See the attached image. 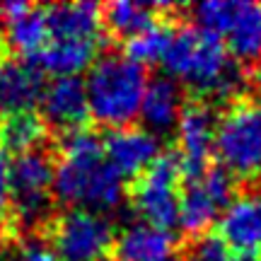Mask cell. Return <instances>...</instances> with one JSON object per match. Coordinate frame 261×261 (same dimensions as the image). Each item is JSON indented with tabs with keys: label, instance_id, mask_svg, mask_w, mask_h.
Returning <instances> with one entry per match:
<instances>
[{
	"label": "cell",
	"instance_id": "23",
	"mask_svg": "<svg viewBox=\"0 0 261 261\" xmlns=\"http://www.w3.org/2000/svg\"><path fill=\"white\" fill-rule=\"evenodd\" d=\"M187 261H234V259H232V249L225 244L220 234L203 232L196 234V240L189 244Z\"/></svg>",
	"mask_w": 261,
	"mask_h": 261
},
{
	"label": "cell",
	"instance_id": "19",
	"mask_svg": "<svg viewBox=\"0 0 261 261\" xmlns=\"http://www.w3.org/2000/svg\"><path fill=\"white\" fill-rule=\"evenodd\" d=\"M99 41H63V39H48V44L32 63L41 73H51L56 77H80L83 70H90L97 61Z\"/></svg>",
	"mask_w": 261,
	"mask_h": 261
},
{
	"label": "cell",
	"instance_id": "29",
	"mask_svg": "<svg viewBox=\"0 0 261 261\" xmlns=\"http://www.w3.org/2000/svg\"><path fill=\"white\" fill-rule=\"evenodd\" d=\"M172 261H179V259H172Z\"/></svg>",
	"mask_w": 261,
	"mask_h": 261
},
{
	"label": "cell",
	"instance_id": "18",
	"mask_svg": "<svg viewBox=\"0 0 261 261\" xmlns=\"http://www.w3.org/2000/svg\"><path fill=\"white\" fill-rule=\"evenodd\" d=\"M51 39L63 41H99L104 15L94 3H56L46 8Z\"/></svg>",
	"mask_w": 261,
	"mask_h": 261
},
{
	"label": "cell",
	"instance_id": "27",
	"mask_svg": "<svg viewBox=\"0 0 261 261\" xmlns=\"http://www.w3.org/2000/svg\"><path fill=\"white\" fill-rule=\"evenodd\" d=\"M234 261H259V259H256V256H237Z\"/></svg>",
	"mask_w": 261,
	"mask_h": 261
},
{
	"label": "cell",
	"instance_id": "21",
	"mask_svg": "<svg viewBox=\"0 0 261 261\" xmlns=\"http://www.w3.org/2000/svg\"><path fill=\"white\" fill-rule=\"evenodd\" d=\"M155 5L150 3H130V0H116L104 8V22L109 24L114 34H119L128 41L130 37L140 34L143 29L155 24Z\"/></svg>",
	"mask_w": 261,
	"mask_h": 261
},
{
	"label": "cell",
	"instance_id": "17",
	"mask_svg": "<svg viewBox=\"0 0 261 261\" xmlns=\"http://www.w3.org/2000/svg\"><path fill=\"white\" fill-rule=\"evenodd\" d=\"M184 109H187V104H184L181 85H177L167 75L152 77L148 83L145 97H143L140 121H143L145 130L162 136V133H169L172 128H177Z\"/></svg>",
	"mask_w": 261,
	"mask_h": 261
},
{
	"label": "cell",
	"instance_id": "8",
	"mask_svg": "<svg viewBox=\"0 0 261 261\" xmlns=\"http://www.w3.org/2000/svg\"><path fill=\"white\" fill-rule=\"evenodd\" d=\"M181 174L184 169L177 155H160L133 189V205L140 220L165 230L179 225Z\"/></svg>",
	"mask_w": 261,
	"mask_h": 261
},
{
	"label": "cell",
	"instance_id": "16",
	"mask_svg": "<svg viewBox=\"0 0 261 261\" xmlns=\"http://www.w3.org/2000/svg\"><path fill=\"white\" fill-rule=\"evenodd\" d=\"M114 254L116 261H172L174 237L165 227L136 220L114 240Z\"/></svg>",
	"mask_w": 261,
	"mask_h": 261
},
{
	"label": "cell",
	"instance_id": "3",
	"mask_svg": "<svg viewBox=\"0 0 261 261\" xmlns=\"http://www.w3.org/2000/svg\"><path fill=\"white\" fill-rule=\"evenodd\" d=\"M148 83L145 65L133 61L128 54L99 56L85 77L90 116L112 130L126 128L140 116Z\"/></svg>",
	"mask_w": 261,
	"mask_h": 261
},
{
	"label": "cell",
	"instance_id": "7",
	"mask_svg": "<svg viewBox=\"0 0 261 261\" xmlns=\"http://www.w3.org/2000/svg\"><path fill=\"white\" fill-rule=\"evenodd\" d=\"M114 247V225L102 213L68 211L51 225V249L58 261H102Z\"/></svg>",
	"mask_w": 261,
	"mask_h": 261
},
{
	"label": "cell",
	"instance_id": "14",
	"mask_svg": "<svg viewBox=\"0 0 261 261\" xmlns=\"http://www.w3.org/2000/svg\"><path fill=\"white\" fill-rule=\"evenodd\" d=\"M0 22H3L5 41L10 44V48H15L27 61L37 56L51 39L46 8H34L27 3H3Z\"/></svg>",
	"mask_w": 261,
	"mask_h": 261
},
{
	"label": "cell",
	"instance_id": "4",
	"mask_svg": "<svg viewBox=\"0 0 261 261\" xmlns=\"http://www.w3.org/2000/svg\"><path fill=\"white\" fill-rule=\"evenodd\" d=\"M196 27L213 34L240 61H261V5L249 0H211L191 8Z\"/></svg>",
	"mask_w": 261,
	"mask_h": 261
},
{
	"label": "cell",
	"instance_id": "25",
	"mask_svg": "<svg viewBox=\"0 0 261 261\" xmlns=\"http://www.w3.org/2000/svg\"><path fill=\"white\" fill-rule=\"evenodd\" d=\"M10 162L12 160L8 158V150L0 145V208L10 198Z\"/></svg>",
	"mask_w": 261,
	"mask_h": 261
},
{
	"label": "cell",
	"instance_id": "2",
	"mask_svg": "<svg viewBox=\"0 0 261 261\" xmlns=\"http://www.w3.org/2000/svg\"><path fill=\"white\" fill-rule=\"evenodd\" d=\"M160 63L167 77L203 97L232 99L244 87L242 68L223 41L198 27L174 29Z\"/></svg>",
	"mask_w": 261,
	"mask_h": 261
},
{
	"label": "cell",
	"instance_id": "10",
	"mask_svg": "<svg viewBox=\"0 0 261 261\" xmlns=\"http://www.w3.org/2000/svg\"><path fill=\"white\" fill-rule=\"evenodd\" d=\"M215 130H218V116L208 104L194 102L184 109L177 123V158L187 177L208 169V158L215 148Z\"/></svg>",
	"mask_w": 261,
	"mask_h": 261
},
{
	"label": "cell",
	"instance_id": "6",
	"mask_svg": "<svg viewBox=\"0 0 261 261\" xmlns=\"http://www.w3.org/2000/svg\"><path fill=\"white\" fill-rule=\"evenodd\" d=\"M54 162L44 150L15 155L10 162V205L24 227L39 225L51 211L54 198Z\"/></svg>",
	"mask_w": 261,
	"mask_h": 261
},
{
	"label": "cell",
	"instance_id": "22",
	"mask_svg": "<svg viewBox=\"0 0 261 261\" xmlns=\"http://www.w3.org/2000/svg\"><path fill=\"white\" fill-rule=\"evenodd\" d=\"M169 39H172V29L155 22L152 27L143 29L140 34L128 39V51H126V54H128L133 61H138L140 65L160 63L169 46Z\"/></svg>",
	"mask_w": 261,
	"mask_h": 261
},
{
	"label": "cell",
	"instance_id": "5",
	"mask_svg": "<svg viewBox=\"0 0 261 261\" xmlns=\"http://www.w3.org/2000/svg\"><path fill=\"white\" fill-rule=\"evenodd\" d=\"M223 169L230 177H259L261 174V107L234 104L218 119L215 148Z\"/></svg>",
	"mask_w": 261,
	"mask_h": 261
},
{
	"label": "cell",
	"instance_id": "15",
	"mask_svg": "<svg viewBox=\"0 0 261 261\" xmlns=\"http://www.w3.org/2000/svg\"><path fill=\"white\" fill-rule=\"evenodd\" d=\"M220 237L240 256L261 254V198L237 196L220 218Z\"/></svg>",
	"mask_w": 261,
	"mask_h": 261
},
{
	"label": "cell",
	"instance_id": "20",
	"mask_svg": "<svg viewBox=\"0 0 261 261\" xmlns=\"http://www.w3.org/2000/svg\"><path fill=\"white\" fill-rule=\"evenodd\" d=\"M46 136V123L34 112L3 116L0 119V145L5 150H15L17 155L39 150V143Z\"/></svg>",
	"mask_w": 261,
	"mask_h": 261
},
{
	"label": "cell",
	"instance_id": "24",
	"mask_svg": "<svg viewBox=\"0 0 261 261\" xmlns=\"http://www.w3.org/2000/svg\"><path fill=\"white\" fill-rule=\"evenodd\" d=\"M10 261H58V256L48 244L39 242V240H27L15 249Z\"/></svg>",
	"mask_w": 261,
	"mask_h": 261
},
{
	"label": "cell",
	"instance_id": "9",
	"mask_svg": "<svg viewBox=\"0 0 261 261\" xmlns=\"http://www.w3.org/2000/svg\"><path fill=\"white\" fill-rule=\"evenodd\" d=\"M232 177L223 167H208L187 177L179 198V225L191 234H203L232 203Z\"/></svg>",
	"mask_w": 261,
	"mask_h": 261
},
{
	"label": "cell",
	"instance_id": "13",
	"mask_svg": "<svg viewBox=\"0 0 261 261\" xmlns=\"http://www.w3.org/2000/svg\"><path fill=\"white\" fill-rule=\"evenodd\" d=\"M44 73L27 58L0 61V119L29 114L44 94Z\"/></svg>",
	"mask_w": 261,
	"mask_h": 261
},
{
	"label": "cell",
	"instance_id": "12",
	"mask_svg": "<svg viewBox=\"0 0 261 261\" xmlns=\"http://www.w3.org/2000/svg\"><path fill=\"white\" fill-rule=\"evenodd\" d=\"M104 158L123 179L143 177L160 158V138L145 128H116L104 138Z\"/></svg>",
	"mask_w": 261,
	"mask_h": 261
},
{
	"label": "cell",
	"instance_id": "28",
	"mask_svg": "<svg viewBox=\"0 0 261 261\" xmlns=\"http://www.w3.org/2000/svg\"><path fill=\"white\" fill-rule=\"evenodd\" d=\"M0 261H3V244H0Z\"/></svg>",
	"mask_w": 261,
	"mask_h": 261
},
{
	"label": "cell",
	"instance_id": "26",
	"mask_svg": "<svg viewBox=\"0 0 261 261\" xmlns=\"http://www.w3.org/2000/svg\"><path fill=\"white\" fill-rule=\"evenodd\" d=\"M254 85H256V90H259V94H261V63H259V68H256V73H254Z\"/></svg>",
	"mask_w": 261,
	"mask_h": 261
},
{
	"label": "cell",
	"instance_id": "11",
	"mask_svg": "<svg viewBox=\"0 0 261 261\" xmlns=\"http://www.w3.org/2000/svg\"><path fill=\"white\" fill-rule=\"evenodd\" d=\"M41 121L63 133H73L90 119V104L83 77H54L41 94Z\"/></svg>",
	"mask_w": 261,
	"mask_h": 261
},
{
	"label": "cell",
	"instance_id": "1",
	"mask_svg": "<svg viewBox=\"0 0 261 261\" xmlns=\"http://www.w3.org/2000/svg\"><path fill=\"white\" fill-rule=\"evenodd\" d=\"M63 160L54 172V198L70 211L107 215L123 203V177L104 158V140L90 130L65 133L61 140Z\"/></svg>",
	"mask_w": 261,
	"mask_h": 261
}]
</instances>
